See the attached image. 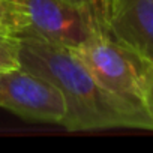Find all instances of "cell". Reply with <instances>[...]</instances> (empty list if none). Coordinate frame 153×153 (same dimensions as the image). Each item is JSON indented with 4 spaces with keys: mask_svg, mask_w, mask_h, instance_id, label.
Instances as JSON below:
<instances>
[{
    "mask_svg": "<svg viewBox=\"0 0 153 153\" xmlns=\"http://www.w3.org/2000/svg\"><path fill=\"white\" fill-rule=\"evenodd\" d=\"M20 66L50 81L63 96L68 131L132 128L153 131L149 113L107 90L69 48L36 35H20Z\"/></svg>",
    "mask_w": 153,
    "mask_h": 153,
    "instance_id": "6da1fadb",
    "label": "cell"
},
{
    "mask_svg": "<svg viewBox=\"0 0 153 153\" xmlns=\"http://www.w3.org/2000/svg\"><path fill=\"white\" fill-rule=\"evenodd\" d=\"M69 50L107 90L147 111L153 63L120 44L107 29L99 30L83 44Z\"/></svg>",
    "mask_w": 153,
    "mask_h": 153,
    "instance_id": "7a4b0ae2",
    "label": "cell"
},
{
    "mask_svg": "<svg viewBox=\"0 0 153 153\" xmlns=\"http://www.w3.org/2000/svg\"><path fill=\"white\" fill-rule=\"evenodd\" d=\"M23 3L30 23L27 33L66 48L80 45L107 29L102 14L63 0H23Z\"/></svg>",
    "mask_w": 153,
    "mask_h": 153,
    "instance_id": "3957f363",
    "label": "cell"
},
{
    "mask_svg": "<svg viewBox=\"0 0 153 153\" xmlns=\"http://www.w3.org/2000/svg\"><path fill=\"white\" fill-rule=\"evenodd\" d=\"M0 108L26 120L62 125L66 104L62 93L42 76L18 66L0 71Z\"/></svg>",
    "mask_w": 153,
    "mask_h": 153,
    "instance_id": "277c9868",
    "label": "cell"
},
{
    "mask_svg": "<svg viewBox=\"0 0 153 153\" xmlns=\"http://www.w3.org/2000/svg\"><path fill=\"white\" fill-rule=\"evenodd\" d=\"M107 32L153 63V0H110Z\"/></svg>",
    "mask_w": 153,
    "mask_h": 153,
    "instance_id": "5b68a950",
    "label": "cell"
},
{
    "mask_svg": "<svg viewBox=\"0 0 153 153\" xmlns=\"http://www.w3.org/2000/svg\"><path fill=\"white\" fill-rule=\"evenodd\" d=\"M29 15L23 0H0V30L24 35L29 30Z\"/></svg>",
    "mask_w": 153,
    "mask_h": 153,
    "instance_id": "8992f818",
    "label": "cell"
},
{
    "mask_svg": "<svg viewBox=\"0 0 153 153\" xmlns=\"http://www.w3.org/2000/svg\"><path fill=\"white\" fill-rule=\"evenodd\" d=\"M20 35L0 32V71L20 66Z\"/></svg>",
    "mask_w": 153,
    "mask_h": 153,
    "instance_id": "52a82bcc",
    "label": "cell"
},
{
    "mask_svg": "<svg viewBox=\"0 0 153 153\" xmlns=\"http://www.w3.org/2000/svg\"><path fill=\"white\" fill-rule=\"evenodd\" d=\"M63 2H68L71 5L75 6H81V8H87L92 11H96L99 14H102L107 18V0H63Z\"/></svg>",
    "mask_w": 153,
    "mask_h": 153,
    "instance_id": "ba28073f",
    "label": "cell"
},
{
    "mask_svg": "<svg viewBox=\"0 0 153 153\" xmlns=\"http://www.w3.org/2000/svg\"><path fill=\"white\" fill-rule=\"evenodd\" d=\"M147 113L150 116V119L153 120V76H152V83H150V89H149V95H147Z\"/></svg>",
    "mask_w": 153,
    "mask_h": 153,
    "instance_id": "9c48e42d",
    "label": "cell"
},
{
    "mask_svg": "<svg viewBox=\"0 0 153 153\" xmlns=\"http://www.w3.org/2000/svg\"><path fill=\"white\" fill-rule=\"evenodd\" d=\"M108 2H110V0H107V3H108ZM107 8H108V6H107Z\"/></svg>",
    "mask_w": 153,
    "mask_h": 153,
    "instance_id": "30bf717a",
    "label": "cell"
},
{
    "mask_svg": "<svg viewBox=\"0 0 153 153\" xmlns=\"http://www.w3.org/2000/svg\"><path fill=\"white\" fill-rule=\"evenodd\" d=\"M0 32H3V30H0Z\"/></svg>",
    "mask_w": 153,
    "mask_h": 153,
    "instance_id": "8fae6325",
    "label": "cell"
}]
</instances>
